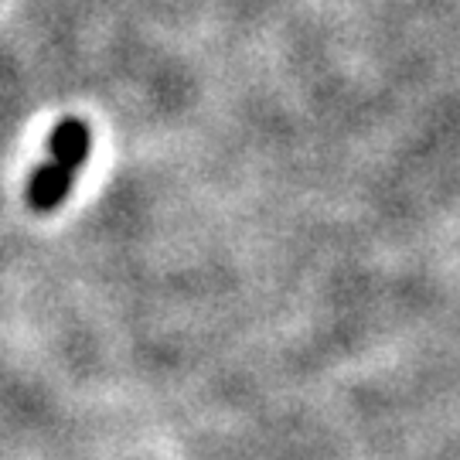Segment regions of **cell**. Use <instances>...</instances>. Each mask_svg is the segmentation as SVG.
Returning a JSON list of instances; mask_svg holds the SVG:
<instances>
[{"label":"cell","instance_id":"obj_1","mask_svg":"<svg viewBox=\"0 0 460 460\" xmlns=\"http://www.w3.org/2000/svg\"><path fill=\"white\" fill-rule=\"evenodd\" d=\"M93 150V130L85 119L68 116L62 119L49 137V161L38 167L28 181V205L34 212H55L72 191V181L89 161Z\"/></svg>","mask_w":460,"mask_h":460}]
</instances>
